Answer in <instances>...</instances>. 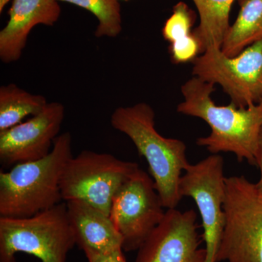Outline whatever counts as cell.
Segmentation results:
<instances>
[{
	"mask_svg": "<svg viewBox=\"0 0 262 262\" xmlns=\"http://www.w3.org/2000/svg\"><path fill=\"white\" fill-rule=\"evenodd\" d=\"M258 106H259L260 108H261V110L262 111V99L261 100V101H260L259 103H258Z\"/></svg>",
	"mask_w": 262,
	"mask_h": 262,
	"instance_id": "23",
	"label": "cell"
},
{
	"mask_svg": "<svg viewBox=\"0 0 262 262\" xmlns=\"http://www.w3.org/2000/svg\"><path fill=\"white\" fill-rule=\"evenodd\" d=\"M164 208L151 176L139 168L114 196L110 210L123 251L139 249L163 220Z\"/></svg>",
	"mask_w": 262,
	"mask_h": 262,
	"instance_id": "9",
	"label": "cell"
},
{
	"mask_svg": "<svg viewBox=\"0 0 262 262\" xmlns=\"http://www.w3.org/2000/svg\"><path fill=\"white\" fill-rule=\"evenodd\" d=\"M125 1H128V0H125Z\"/></svg>",
	"mask_w": 262,
	"mask_h": 262,
	"instance_id": "24",
	"label": "cell"
},
{
	"mask_svg": "<svg viewBox=\"0 0 262 262\" xmlns=\"http://www.w3.org/2000/svg\"><path fill=\"white\" fill-rule=\"evenodd\" d=\"M238 16L226 34L222 51L229 57L239 54L262 39V0H238Z\"/></svg>",
	"mask_w": 262,
	"mask_h": 262,
	"instance_id": "14",
	"label": "cell"
},
{
	"mask_svg": "<svg viewBox=\"0 0 262 262\" xmlns=\"http://www.w3.org/2000/svg\"><path fill=\"white\" fill-rule=\"evenodd\" d=\"M195 20L194 12L186 3L180 2L174 6L173 14L165 21L163 35L170 43L192 34Z\"/></svg>",
	"mask_w": 262,
	"mask_h": 262,
	"instance_id": "18",
	"label": "cell"
},
{
	"mask_svg": "<svg viewBox=\"0 0 262 262\" xmlns=\"http://www.w3.org/2000/svg\"><path fill=\"white\" fill-rule=\"evenodd\" d=\"M225 224L216 262H262V192L244 176L226 178Z\"/></svg>",
	"mask_w": 262,
	"mask_h": 262,
	"instance_id": "5",
	"label": "cell"
},
{
	"mask_svg": "<svg viewBox=\"0 0 262 262\" xmlns=\"http://www.w3.org/2000/svg\"><path fill=\"white\" fill-rule=\"evenodd\" d=\"M226 178L223 158L213 154L198 163L190 164L179 181L181 196L194 200L201 215L206 262H216L223 234Z\"/></svg>",
	"mask_w": 262,
	"mask_h": 262,
	"instance_id": "8",
	"label": "cell"
},
{
	"mask_svg": "<svg viewBox=\"0 0 262 262\" xmlns=\"http://www.w3.org/2000/svg\"><path fill=\"white\" fill-rule=\"evenodd\" d=\"M256 166L258 167L260 170V177L258 182L256 183V186L262 192V128L260 133L259 141L257 151V160H256Z\"/></svg>",
	"mask_w": 262,
	"mask_h": 262,
	"instance_id": "21",
	"label": "cell"
},
{
	"mask_svg": "<svg viewBox=\"0 0 262 262\" xmlns=\"http://www.w3.org/2000/svg\"><path fill=\"white\" fill-rule=\"evenodd\" d=\"M170 51L174 63H185L195 59L198 53H201V47L192 33L187 37L171 42Z\"/></svg>",
	"mask_w": 262,
	"mask_h": 262,
	"instance_id": "19",
	"label": "cell"
},
{
	"mask_svg": "<svg viewBox=\"0 0 262 262\" xmlns=\"http://www.w3.org/2000/svg\"><path fill=\"white\" fill-rule=\"evenodd\" d=\"M139 168L107 153L83 150L66 164L61 179L62 199L79 200L110 215L114 196Z\"/></svg>",
	"mask_w": 262,
	"mask_h": 262,
	"instance_id": "6",
	"label": "cell"
},
{
	"mask_svg": "<svg viewBox=\"0 0 262 262\" xmlns=\"http://www.w3.org/2000/svg\"><path fill=\"white\" fill-rule=\"evenodd\" d=\"M111 125L128 136L139 155L145 158L164 208H177L182 198L179 181L190 165L184 142L158 132L154 110L146 103L117 108L112 115Z\"/></svg>",
	"mask_w": 262,
	"mask_h": 262,
	"instance_id": "2",
	"label": "cell"
},
{
	"mask_svg": "<svg viewBox=\"0 0 262 262\" xmlns=\"http://www.w3.org/2000/svg\"><path fill=\"white\" fill-rule=\"evenodd\" d=\"M76 244L83 251L110 253L123 250L122 237L110 215L85 202H66Z\"/></svg>",
	"mask_w": 262,
	"mask_h": 262,
	"instance_id": "13",
	"label": "cell"
},
{
	"mask_svg": "<svg viewBox=\"0 0 262 262\" xmlns=\"http://www.w3.org/2000/svg\"><path fill=\"white\" fill-rule=\"evenodd\" d=\"M72 157V136L56 138L51 152L0 172V217L28 218L62 203L61 179Z\"/></svg>",
	"mask_w": 262,
	"mask_h": 262,
	"instance_id": "3",
	"label": "cell"
},
{
	"mask_svg": "<svg viewBox=\"0 0 262 262\" xmlns=\"http://www.w3.org/2000/svg\"><path fill=\"white\" fill-rule=\"evenodd\" d=\"M61 13L56 0H13L8 24L0 32L1 61H18L32 29L39 24L54 25Z\"/></svg>",
	"mask_w": 262,
	"mask_h": 262,
	"instance_id": "12",
	"label": "cell"
},
{
	"mask_svg": "<svg viewBox=\"0 0 262 262\" xmlns=\"http://www.w3.org/2000/svg\"><path fill=\"white\" fill-rule=\"evenodd\" d=\"M193 62L194 77L220 84L239 107H248L261 101L262 39L234 57L226 56L221 48H208Z\"/></svg>",
	"mask_w": 262,
	"mask_h": 262,
	"instance_id": "7",
	"label": "cell"
},
{
	"mask_svg": "<svg viewBox=\"0 0 262 262\" xmlns=\"http://www.w3.org/2000/svg\"><path fill=\"white\" fill-rule=\"evenodd\" d=\"M46 97L30 94L15 84L0 88V132L21 122L26 117L37 115L47 106Z\"/></svg>",
	"mask_w": 262,
	"mask_h": 262,
	"instance_id": "16",
	"label": "cell"
},
{
	"mask_svg": "<svg viewBox=\"0 0 262 262\" xmlns=\"http://www.w3.org/2000/svg\"><path fill=\"white\" fill-rule=\"evenodd\" d=\"M234 0H193L200 15V24L193 35L198 39L201 53L208 48H222L230 27L229 13Z\"/></svg>",
	"mask_w": 262,
	"mask_h": 262,
	"instance_id": "15",
	"label": "cell"
},
{
	"mask_svg": "<svg viewBox=\"0 0 262 262\" xmlns=\"http://www.w3.org/2000/svg\"><path fill=\"white\" fill-rule=\"evenodd\" d=\"M194 210L167 209L163 220L138 250L136 262H206Z\"/></svg>",
	"mask_w": 262,
	"mask_h": 262,
	"instance_id": "10",
	"label": "cell"
},
{
	"mask_svg": "<svg viewBox=\"0 0 262 262\" xmlns=\"http://www.w3.org/2000/svg\"><path fill=\"white\" fill-rule=\"evenodd\" d=\"M122 251L123 250L110 253L86 251L84 253L89 262H127Z\"/></svg>",
	"mask_w": 262,
	"mask_h": 262,
	"instance_id": "20",
	"label": "cell"
},
{
	"mask_svg": "<svg viewBox=\"0 0 262 262\" xmlns=\"http://www.w3.org/2000/svg\"><path fill=\"white\" fill-rule=\"evenodd\" d=\"M64 112L62 103H48L27 122L0 132L1 165L9 167L47 156L58 136Z\"/></svg>",
	"mask_w": 262,
	"mask_h": 262,
	"instance_id": "11",
	"label": "cell"
},
{
	"mask_svg": "<svg viewBox=\"0 0 262 262\" xmlns=\"http://www.w3.org/2000/svg\"><path fill=\"white\" fill-rule=\"evenodd\" d=\"M75 245L66 202L28 218L0 217V262H16L18 253L65 262Z\"/></svg>",
	"mask_w": 262,
	"mask_h": 262,
	"instance_id": "4",
	"label": "cell"
},
{
	"mask_svg": "<svg viewBox=\"0 0 262 262\" xmlns=\"http://www.w3.org/2000/svg\"><path fill=\"white\" fill-rule=\"evenodd\" d=\"M10 1H11V0H0V13H3L5 6L8 5Z\"/></svg>",
	"mask_w": 262,
	"mask_h": 262,
	"instance_id": "22",
	"label": "cell"
},
{
	"mask_svg": "<svg viewBox=\"0 0 262 262\" xmlns=\"http://www.w3.org/2000/svg\"><path fill=\"white\" fill-rule=\"evenodd\" d=\"M215 84L194 77L182 87L184 101L177 106L178 113L198 117L209 125L211 132L196 140L213 155L230 152L239 162L247 161L256 166L262 111L258 104L239 107L231 102L218 106L212 100Z\"/></svg>",
	"mask_w": 262,
	"mask_h": 262,
	"instance_id": "1",
	"label": "cell"
},
{
	"mask_svg": "<svg viewBox=\"0 0 262 262\" xmlns=\"http://www.w3.org/2000/svg\"><path fill=\"white\" fill-rule=\"evenodd\" d=\"M77 5L97 18L96 37H116L122 31L121 6L119 0H56Z\"/></svg>",
	"mask_w": 262,
	"mask_h": 262,
	"instance_id": "17",
	"label": "cell"
}]
</instances>
